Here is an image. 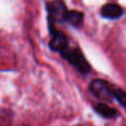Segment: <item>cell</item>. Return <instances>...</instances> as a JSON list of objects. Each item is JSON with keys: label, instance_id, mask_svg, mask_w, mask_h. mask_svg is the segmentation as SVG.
Wrapping results in <instances>:
<instances>
[{"label": "cell", "instance_id": "6da1fadb", "mask_svg": "<svg viewBox=\"0 0 126 126\" xmlns=\"http://www.w3.org/2000/svg\"><path fill=\"white\" fill-rule=\"evenodd\" d=\"M61 56L67 61L73 67H74L80 74H87L91 71V66L87 60L83 55L82 52L78 47H67L60 52Z\"/></svg>", "mask_w": 126, "mask_h": 126}, {"label": "cell", "instance_id": "7a4b0ae2", "mask_svg": "<svg viewBox=\"0 0 126 126\" xmlns=\"http://www.w3.org/2000/svg\"><path fill=\"white\" fill-rule=\"evenodd\" d=\"M89 92L98 99L104 101H111L114 98V89L109 82L101 79H96L91 81L88 86Z\"/></svg>", "mask_w": 126, "mask_h": 126}, {"label": "cell", "instance_id": "3957f363", "mask_svg": "<svg viewBox=\"0 0 126 126\" xmlns=\"http://www.w3.org/2000/svg\"><path fill=\"white\" fill-rule=\"evenodd\" d=\"M47 10L48 12V17L55 22L67 21L68 14L67 7L62 0H54L47 4Z\"/></svg>", "mask_w": 126, "mask_h": 126}, {"label": "cell", "instance_id": "277c9868", "mask_svg": "<svg viewBox=\"0 0 126 126\" xmlns=\"http://www.w3.org/2000/svg\"><path fill=\"white\" fill-rule=\"evenodd\" d=\"M101 16L107 19H117L124 14V9L115 3L106 4L100 10Z\"/></svg>", "mask_w": 126, "mask_h": 126}, {"label": "cell", "instance_id": "5b68a950", "mask_svg": "<svg viewBox=\"0 0 126 126\" xmlns=\"http://www.w3.org/2000/svg\"><path fill=\"white\" fill-rule=\"evenodd\" d=\"M48 45L51 50L60 53L68 46V40L65 34L58 30L54 35H52Z\"/></svg>", "mask_w": 126, "mask_h": 126}, {"label": "cell", "instance_id": "8992f818", "mask_svg": "<svg viewBox=\"0 0 126 126\" xmlns=\"http://www.w3.org/2000/svg\"><path fill=\"white\" fill-rule=\"evenodd\" d=\"M94 110L101 116L102 117L106 119H112L117 117L118 115V112L116 109L109 106L108 105L105 103H98L94 106Z\"/></svg>", "mask_w": 126, "mask_h": 126}, {"label": "cell", "instance_id": "52a82bcc", "mask_svg": "<svg viewBox=\"0 0 126 126\" xmlns=\"http://www.w3.org/2000/svg\"><path fill=\"white\" fill-rule=\"evenodd\" d=\"M84 13L78 11H68L67 16V22H68L72 26L78 28L80 27L83 23Z\"/></svg>", "mask_w": 126, "mask_h": 126}, {"label": "cell", "instance_id": "ba28073f", "mask_svg": "<svg viewBox=\"0 0 126 126\" xmlns=\"http://www.w3.org/2000/svg\"><path fill=\"white\" fill-rule=\"evenodd\" d=\"M114 98L122 105L124 108H126V92L120 88H115L113 92Z\"/></svg>", "mask_w": 126, "mask_h": 126}]
</instances>
